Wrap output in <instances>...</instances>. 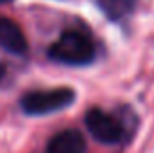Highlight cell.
<instances>
[{"instance_id":"cell-7","label":"cell","mask_w":154,"mask_h":153,"mask_svg":"<svg viewBox=\"0 0 154 153\" xmlns=\"http://www.w3.org/2000/svg\"><path fill=\"white\" fill-rule=\"evenodd\" d=\"M4 76H5V67H4V65L0 63V81L4 79Z\"/></svg>"},{"instance_id":"cell-1","label":"cell","mask_w":154,"mask_h":153,"mask_svg":"<svg viewBox=\"0 0 154 153\" xmlns=\"http://www.w3.org/2000/svg\"><path fill=\"white\" fill-rule=\"evenodd\" d=\"M48 56L65 65H86L95 56L91 40L79 31H65L48 49Z\"/></svg>"},{"instance_id":"cell-3","label":"cell","mask_w":154,"mask_h":153,"mask_svg":"<svg viewBox=\"0 0 154 153\" xmlns=\"http://www.w3.org/2000/svg\"><path fill=\"white\" fill-rule=\"evenodd\" d=\"M86 126L90 133L104 144H116L124 137V128L113 115L106 114L99 108H93L86 114Z\"/></svg>"},{"instance_id":"cell-2","label":"cell","mask_w":154,"mask_h":153,"mask_svg":"<svg viewBox=\"0 0 154 153\" xmlns=\"http://www.w3.org/2000/svg\"><path fill=\"white\" fill-rule=\"evenodd\" d=\"M74 99H75V92L72 88L61 86L52 90L29 92L20 99V106L27 115H45L70 106Z\"/></svg>"},{"instance_id":"cell-8","label":"cell","mask_w":154,"mask_h":153,"mask_svg":"<svg viewBox=\"0 0 154 153\" xmlns=\"http://www.w3.org/2000/svg\"><path fill=\"white\" fill-rule=\"evenodd\" d=\"M4 2H11V0H0V4H4Z\"/></svg>"},{"instance_id":"cell-5","label":"cell","mask_w":154,"mask_h":153,"mask_svg":"<svg viewBox=\"0 0 154 153\" xmlns=\"http://www.w3.org/2000/svg\"><path fill=\"white\" fill-rule=\"evenodd\" d=\"M86 151V141L81 132L77 130H63L56 133L48 144L47 153H84Z\"/></svg>"},{"instance_id":"cell-4","label":"cell","mask_w":154,"mask_h":153,"mask_svg":"<svg viewBox=\"0 0 154 153\" xmlns=\"http://www.w3.org/2000/svg\"><path fill=\"white\" fill-rule=\"evenodd\" d=\"M0 47L13 54L27 52V38L20 25L5 16H0Z\"/></svg>"},{"instance_id":"cell-6","label":"cell","mask_w":154,"mask_h":153,"mask_svg":"<svg viewBox=\"0 0 154 153\" xmlns=\"http://www.w3.org/2000/svg\"><path fill=\"white\" fill-rule=\"evenodd\" d=\"M97 4L111 20H118L133 9L134 0H97Z\"/></svg>"}]
</instances>
